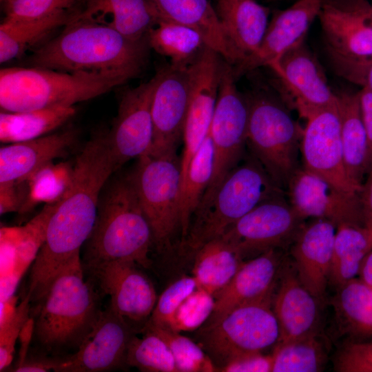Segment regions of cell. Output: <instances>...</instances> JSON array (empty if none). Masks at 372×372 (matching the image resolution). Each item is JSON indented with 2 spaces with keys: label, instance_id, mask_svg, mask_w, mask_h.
Returning a JSON list of instances; mask_svg holds the SVG:
<instances>
[{
  "label": "cell",
  "instance_id": "cell-46",
  "mask_svg": "<svg viewBox=\"0 0 372 372\" xmlns=\"http://www.w3.org/2000/svg\"><path fill=\"white\" fill-rule=\"evenodd\" d=\"M28 193L27 180L0 183L1 215L12 211L20 213L27 202Z\"/></svg>",
  "mask_w": 372,
  "mask_h": 372
},
{
  "label": "cell",
  "instance_id": "cell-42",
  "mask_svg": "<svg viewBox=\"0 0 372 372\" xmlns=\"http://www.w3.org/2000/svg\"><path fill=\"white\" fill-rule=\"evenodd\" d=\"M198 288L193 276H183L167 287L158 297L147 322L170 329L174 316L181 302Z\"/></svg>",
  "mask_w": 372,
  "mask_h": 372
},
{
  "label": "cell",
  "instance_id": "cell-20",
  "mask_svg": "<svg viewBox=\"0 0 372 372\" xmlns=\"http://www.w3.org/2000/svg\"><path fill=\"white\" fill-rule=\"evenodd\" d=\"M323 0H297L289 8L276 11L269 21L258 50L241 63L233 66L238 79L260 67H269L287 51L304 41Z\"/></svg>",
  "mask_w": 372,
  "mask_h": 372
},
{
  "label": "cell",
  "instance_id": "cell-32",
  "mask_svg": "<svg viewBox=\"0 0 372 372\" xmlns=\"http://www.w3.org/2000/svg\"><path fill=\"white\" fill-rule=\"evenodd\" d=\"M333 300L338 326L353 340L372 338V289L355 278L337 288Z\"/></svg>",
  "mask_w": 372,
  "mask_h": 372
},
{
  "label": "cell",
  "instance_id": "cell-29",
  "mask_svg": "<svg viewBox=\"0 0 372 372\" xmlns=\"http://www.w3.org/2000/svg\"><path fill=\"white\" fill-rule=\"evenodd\" d=\"M76 10L34 19L4 17L0 24V62L20 58L28 50L39 47L55 30L64 27Z\"/></svg>",
  "mask_w": 372,
  "mask_h": 372
},
{
  "label": "cell",
  "instance_id": "cell-4",
  "mask_svg": "<svg viewBox=\"0 0 372 372\" xmlns=\"http://www.w3.org/2000/svg\"><path fill=\"white\" fill-rule=\"evenodd\" d=\"M129 80L122 76L65 72L37 67L0 71L2 112L70 107L102 95Z\"/></svg>",
  "mask_w": 372,
  "mask_h": 372
},
{
  "label": "cell",
  "instance_id": "cell-19",
  "mask_svg": "<svg viewBox=\"0 0 372 372\" xmlns=\"http://www.w3.org/2000/svg\"><path fill=\"white\" fill-rule=\"evenodd\" d=\"M132 327L109 305L73 354L62 358L56 372H99L126 365Z\"/></svg>",
  "mask_w": 372,
  "mask_h": 372
},
{
  "label": "cell",
  "instance_id": "cell-1",
  "mask_svg": "<svg viewBox=\"0 0 372 372\" xmlns=\"http://www.w3.org/2000/svg\"><path fill=\"white\" fill-rule=\"evenodd\" d=\"M73 16L57 36L32 51L27 59L30 67L128 80L141 73L151 49L148 35L130 39L107 25Z\"/></svg>",
  "mask_w": 372,
  "mask_h": 372
},
{
  "label": "cell",
  "instance_id": "cell-31",
  "mask_svg": "<svg viewBox=\"0 0 372 372\" xmlns=\"http://www.w3.org/2000/svg\"><path fill=\"white\" fill-rule=\"evenodd\" d=\"M195 252L193 277L198 288L214 296L229 283L244 261L221 237L205 242Z\"/></svg>",
  "mask_w": 372,
  "mask_h": 372
},
{
  "label": "cell",
  "instance_id": "cell-2",
  "mask_svg": "<svg viewBox=\"0 0 372 372\" xmlns=\"http://www.w3.org/2000/svg\"><path fill=\"white\" fill-rule=\"evenodd\" d=\"M100 196L95 223L84 253L86 267L115 260L150 266V225L130 175L114 178Z\"/></svg>",
  "mask_w": 372,
  "mask_h": 372
},
{
  "label": "cell",
  "instance_id": "cell-26",
  "mask_svg": "<svg viewBox=\"0 0 372 372\" xmlns=\"http://www.w3.org/2000/svg\"><path fill=\"white\" fill-rule=\"evenodd\" d=\"M214 7L238 58L237 65L258 50L269 21V10L256 0H215Z\"/></svg>",
  "mask_w": 372,
  "mask_h": 372
},
{
  "label": "cell",
  "instance_id": "cell-17",
  "mask_svg": "<svg viewBox=\"0 0 372 372\" xmlns=\"http://www.w3.org/2000/svg\"><path fill=\"white\" fill-rule=\"evenodd\" d=\"M138 266L115 260L87 267L103 293L110 296V307L130 326H145L158 298L154 285Z\"/></svg>",
  "mask_w": 372,
  "mask_h": 372
},
{
  "label": "cell",
  "instance_id": "cell-9",
  "mask_svg": "<svg viewBox=\"0 0 372 372\" xmlns=\"http://www.w3.org/2000/svg\"><path fill=\"white\" fill-rule=\"evenodd\" d=\"M138 158L129 175L152 229L154 245L159 251L168 250L180 230V157L176 153Z\"/></svg>",
  "mask_w": 372,
  "mask_h": 372
},
{
  "label": "cell",
  "instance_id": "cell-40",
  "mask_svg": "<svg viewBox=\"0 0 372 372\" xmlns=\"http://www.w3.org/2000/svg\"><path fill=\"white\" fill-rule=\"evenodd\" d=\"M146 327L159 335L167 344L174 358L178 372H215L217 366L196 342L168 328L146 322Z\"/></svg>",
  "mask_w": 372,
  "mask_h": 372
},
{
  "label": "cell",
  "instance_id": "cell-11",
  "mask_svg": "<svg viewBox=\"0 0 372 372\" xmlns=\"http://www.w3.org/2000/svg\"><path fill=\"white\" fill-rule=\"evenodd\" d=\"M285 196H278L260 203L229 227L220 237L242 260L291 245L305 219Z\"/></svg>",
  "mask_w": 372,
  "mask_h": 372
},
{
  "label": "cell",
  "instance_id": "cell-39",
  "mask_svg": "<svg viewBox=\"0 0 372 372\" xmlns=\"http://www.w3.org/2000/svg\"><path fill=\"white\" fill-rule=\"evenodd\" d=\"M72 169L52 163L42 167L27 180L29 193L27 202L20 214L32 209L37 203H54L62 198L70 186Z\"/></svg>",
  "mask_w": 372,
  "mask_h": 372
},
{
  "label": "cell",
  "instance_id": "cell-34",
  "mask_svg": "<svg viewBox=\"0 0 372 372\" xmlns=\"http://www.w3.org/2000/svg\"><path fill=\"white\" fill-rule=\"evenodd\" d=\"M151 49L170 60V65L187 68L207 46L196 30L167 20H161L148 33Z\"/></svg>",
  "mask_w": 372,
  "mask_h": 372
},
{
  "label": "cell",
  "instance_id": "cell-54",
  "mask_svg": "<svg viewBox=\"0 0 372 372\" xmlns=\"http://www.w3.org/2000/svg\"><path fill=\"white\" fill-rule=\"evenodd\" d=\"M358 276L360 280L372 289V249L363 259Z\"/></svg>",
  "mask_w": 372,
  "mask_h": 372
},
{
  "label": "cell",
  "instance_id": "cell-37",
  "mask_svg": "<svg viewBox=\"0 0 372 372\" xmlns=\"http://www.w3.org/2000/svg\"><path fill=\"white\" fill-rule=\"evenodd\" d=\"M141 338L133 335L127 351L126 365L145 372H178L173 355L165 341L143 327Z\"/></svg>",
  "mask_w": 372,
  "mask_h": 372
},
{
  "label": "cell",
  "instance_id": "cell-24",
  "mask_svg": "<svg viewBox=\"0 0 372 372\" xmlns=\"http://www.w3.org/2000/svg\"><path fill=\"white\" fill-rule=\"evenodd\" d=\"M73 129L3 145L0 149V183L23 181L54 159L66 156L77 142Z\"/></svg>",
  "mask_w": 372,
  "mask_h": 372
},
{
  "label": "cell",
  "instance_id": "cell-15",
  "mask_svg": "<svg viewBox=\"0 0 372 372\" xmlns=\"http://www.w3.org/2000/svg\"><path fill=\"white\" fill-rule=\"evenodd\" d=\"M305 120L300 143L302 167L343 191L358 194L344 166L338 105L312 113Z\"/></svg>",
  "mask_w": 372,
  "mask_h": 372
},
{
  "label": "cell",
  "instance_id": "cell-18",
  "mask_svg": "<svg viewBox=\"0 0 372 372\" xmlns=\"http://www.w3.org/2000/svg\"><path fill=\"white\" fill-rule=\"evenodd\" d=\"M285 196L304 219L324 218L337 226L344 223L364 224L358 194L343 191L303 167L290 178Z\"/></svg>",
  "mask_w": 372,
  "mask_h": 372
},
{
  "label": "cell",
  "instance_id": "cell-22",
  "mask_svg": "<svg viewBox=\"0 0 372 372\" xmlns=\"http://www.w3.org/2000/svg\"><path fill=\"white\" fill-rule=\"evenodd\" d=\"M280 250L271 249L244 260L229 283L214 296V311L207 322L216 320L237 307L273 294L282 267Z\"/></svg>",
  "mask_w": 372,
  "mask_h": 372
},
{
  "label": "cell",
  "instance_id": "cell-50",
  "mask_svg": "<svg viewBox=\"0 0 372 372\" xmlns=\"http://www.w3.org/2000/svg\"><path fill=\"white\" fill-rule=\"evenodd\" d=\"M62 358H48L43 356H35L28 358L20 364L17 365L14 371L16 372H45L56 371Z\"/></svg>",
  "mask_w": 372,
  "mask_h": 372
},
{
  "label": "cell",
  "instance_id": "cell-41",
  "mask_svg": "<svg viewBox=\"0 0 372 372\" xmlns=\"http://www.w3.org/2000/svg\"><path fill=\"white\" fill-rule=\"evenodd\" d=\"M214 306V295L198 287L181 302L174 313L170 329L178 332L199 329L209 320Z\"/></svg>",
  "mask_w": 372,
  "mask_h": 372
},
{
  "label": "cell",
  "instance_id": "cell-58",
  "mask_svg": "<svg viewBox=\"0 0 372 372\" xmlns=\"http://www.w3.org/2000/svg\"><path fill=\"white\" fill-rule=\"evenodd\" d=\"M371 3H372V0H371Z\"/></svg>",
  "mask_w": 372,
  "mask_h": 372
},
{
  "label": "cell",
  "instance_id": "cell-57",
  "mask_svg": "<svg viewBox=\"0 0 372 372\" xmlns=\"http://www.w3.org/2000/svg\"><path fill=\"white\" fill-rule=\"evenodd\" d=\"M267 1H276V0H267Z\"/></svg>",
  "mask_w": 372,
  "mask_h": 372
},
{
  "label": "cell",
  "instance_id": "cell-13",
  "mask_svg": "<svg viewBox=\"0 0 372 372\" xmlns=\"http://www.w3.org/2000/svg\"><path fill=\"white\" fill-rule=\"evenodd\" d=\"M225 62L220 54L207 45L187 68L189 93L180 156L181 183L193 157L209 133Z\"/></svg>",
  "mask_w": 372,
  "mask_h": 372
},
{
  "label": "cell",
  "instance_id": "cell-51",
  "mask_svg": "<svg viewBox=\"0 0 372 372\" xmlns=\"http://www.w3.org/2000/svg\"><path fill=\"white\" fill-rule=\"evenodd\" d=\"M358 196L364 223L372 227V168L367 173Z\"/></svg>",
  "mask_w": 372,
  "mask_h": 372
},
{
  "label": "cell",
  "instance_id": "cell-36",
  "mask_svg": "<svg viewBox=\"0 0 372 372\" xmlns=\"http://www.w3.org/2000/svg\"><path fill=\"white\" fill-rule=\"evenodd\" d=\"M327 340L318 331L282 344H275L272 372H318L328 358Z\"/></svg>",
  "mask_w": 372,
  "mask_h": 372
},
{
  "label": "cell",
  "instance_id": "cell-10",
  "mask_svg": "<svg viewBox=\"0 0 372 372\" xmlns=\"http://www.w3.org/2000/svg\"><path fill=\"white\" fill-rule=\"evenodd\" d=\"M233 65L225 62L209 128L214 168L210 183L194 215L205 211L227 174L245 157L249 118L247 97L236 86Z\"/></svg>",
  "mask_w": 372,
  "mask_h": 372
},
{
  "label": "cell",
  "instance_id": "cell-8",
  "mask_svg": "<svg viewBox=\"0 0 372 372\" xmlns=\"http://www.w3.org/2000/svg\"><path fill=\"white\" fill-rule=\"evenodd\" d=\"M273 294L237 307L199 328L198 344L218 371L241 355L262 352L277 343L280 330L272 309Z\"/></svg>",
  "mask_w": 372,
  "mask_h": 372
},
{
  "label": "cell",
  "instance_id": "cell-55",
  "mask_svg": "<svg viewBox=\"0 0 372 372\" xmlns=\"http://www.w3.org/2000/svg\"><path fill=\"white\" fill-rule=\"evenodd\" d=\"M360 86L366 87L372 90V60L365 68L360 81Z\"/></svg>",
  "mask_w": 372,
  "mask_h": 372
},
{
  "label": "cell",
  "instance_id": "cell-38",
  "mask_svg": "<svg viewBox=\"0 0 372 372\" xmlns=\"http://www.w3.org/2000/svg\"><path fill=\"white\" fill-rule=\"evenodd\" d=\"M59 200L54 203H46L42 210L25 225L10 227L17 259L13 274L19 278L21 279L32 265L42 247L46 237L48 222Z\"/></svg>",
  "mask_w": 372,
  "mask_h": 372
},
{
  "label": "cell",
  "instance_id": "cell-12",
  "mask_svg": "<svg viewBox=\"0 0 372 372\" xmlns=\"http://www.w3.org/2000/svg\"><path fill=\"white\" fill-rule=\"evenodd\" d=\"M268 68L278 80L279 95L306 119L318 110L337 105V94L304 41L287 51Z\"/></svg>",
  "mask_w": 372,
  "mask_h": 372
},
{
  "label": "cell",
  "instance_id": "cell-49",
  "mask_svg": "<svg viewBox=\"0 0 372 372\" xmlns=\"http://www.w3.org/2000/svg\"><path fill=\"white\" fill-rule=\"evenodd\" d=\"M362 120L367 138L366 174L372 168V90L362 87L358 91Z\"/></svg>",
  "mask_w": 372,
  "mask_h": 372
},
{
  "label": "cell",
  "instance_id": "cell-47",
  "mask_svg": "<svg viewBox=\"0 0 372 372\" xmlns=\"http://www.w3.org/2000/svg\"><path fill=\"white\" fill-rule=\"evenodd\" d=\"M272 354L262 352L241 355L219 369L223 372H272Z\"/></svg>",
  "mask_w": 372,
  "mask_h": 372
},
{
  "label": "cell",
  "instance_id": "cell-28",
  "mask_svg": "<svg viewBox=\"0 0 372 372\" xmlns=\"http://www.w3.org/2000/svg\"><path fill=\"white\" fill-rule=\"evenodd\" d=\"M336 94L344 166L350 181L360 192L366 176L367 138L359 93Z\"/></svg>",
  "mask_w": 372,
  "mask_h": 372
},
{
  "label": "cell",
  "instance_id": "cell-6",
  "mask_svg": "<svg viewBox=\"0 0 372 372\" xmlns=\"http://www.w3.org/2000/svg\"><path fill=\"white\" fill-rule=\"evenodd\" d=\"M285 196L251 154L223 181L209 207L196 214L183 246L195 251L205 242L220 237L237 220L260 203Z\"/></svg>",
  "mask_w": 372,
  "mask_h": 372
},
{
  "label": "cell",
  "instance_id": "cell-30",
  "mask_svg": "<svg viewBox=\"0 0 372 372\" xmlns=\"http://www.w3.org/2000/svg\"><path fill=\"white\" fill-rule=\"evenodd\" d=\"M372 249V227L363 223L337 226L329 283L337 288L358 276L361 263Z\"/></svg>",
  "mask_w": 372,
  "mask_h": 372
},
{
  "label": "cell",
  "instance_id": "cell-5",
  "mask_svg": "<svg viewBox=\"0 0 372 372\" xmlns=\"http://www.w3.org/2000/svg\"><path fill=\"white\" fill-rule=\"evenodd\" d=\"M246 97L249 105L247 147L285 192L300 167L303 127L293 118L280 95L258 90Z\"/></svg>",
  "mask_w": 372,
  "mask_h": 372
},
{
  "label": "cell",
  "instance_id": "cell-35",
  "mask_svg": "<svg viewBox=\"0 0 372 372\" xmlns=\"http://www.w3.org/2000/svg\"><path fill=\"white\" fill-rule=\"evenodd\" d=\"M213 168L214 150L209 131L207 136L193 157L185 178L181 183L179 216L182 243L189 234L191 220L210 183Z\"/></svg>",
  "mask_w": 372,
  "mask_h": 372
},
{
  "label": "cell",
  "instance_id": "cell-27",
  "mask_svg": "<svg viewBox=\"0 0 372 372\" xmlns=\"http://www.w3.org/2000/svg\"><path fill=\"white\" fill-rule=\"evenodd\" d=\"M161 20L173 21L198 32L207 46L232 65L238 58L229 43L210 0H151Z\"/></svg>",
  "mask_w": 372,
  "mask_h": 372
},
{
  "label": "cell",
  "instance_id": "cell-53",
  "mask_svg": "<svg viewBox=\"0 0 372 372\" xmlns=\"http://www.w3.org/2000/svg\"><path fill=\"white\" fill-rule=\"evenodd\" d=\"M18 298L14 296L7 300L1 301L0 327L7 324L13 317L17 307Z\"/></svg>",
  "mask_w": 372,
  "mask_h": 372
},
{
  "label": "cell",
  "instance_id": "cell-44",
  "mask_svg": "<svg viewBox=\"0 0 372 372\" xmlns=\"http://www.w3.org/2000/svg\"><path fill=\"white\" fill-rule=\"evenodd\" d=\"M338 372H372V338L344 344L333 362Z\"/></svg>",
  "mask_w": 372,
  "mask_h": 372
},
{
  "label": "cell",
  "instance_id": "cell-56",
  "mask_svg": "<svg viewBox=\"0 0 372 372\" xmlns=\"http://www.w3.org/2000/svg\"><path fill=\"white\" fill-rule=\"evenodd\" d=\"M370 23L372 25V14H371V17H370Z\"/></svg>",
  "mask_w": 372,
  "mask_h": 372
},
{
  "label": "cell",
  "instance_id": "cell-33",
  "mask_svg": "<svg viewBox=\"0 0 372 372\" xmlns=\"http://www.w3.org/2000/svg\"><path fill=\"white\" fill-rule=\"evenodd\" d=\"M75 113L74 106H57L25 112H1L0 141L9 144L43 136L63 125Z\"/></svg>",
  "mask_w": 372,
  "mask_h": 372
},
{
  "label": "cell",
  "instance_id": "cell-25",
  "mask_svg": "<svg viewBox=\"0 0 372 372\" xmlns=\"http://www.w3.org/2000/svg\"><path fill=\"white\" fill-rule=\"evenodd\" d=\"M74 17L107 25L132 39L147 37L161 20L151 0H82Z\"/></svg>",
  "mask_w": 372,
  "mask_h": 372
},
{
  "label": "cell",
  "instance_id": "cell-43",
  "mask_svg": "<svg viewBox=\"0 0 372 372\" xmlns=\"http://www.w3.org/2000/svg\"><path fill=\"white\" fill-rule=\"evenodd\" d=\"M82 0H1L5 18L34 19L75 10Z\"/></svg>",
  "mask_w": 372,
  "mask_h": 372
},
{
  "label": "cell",
  "instance_id": "cell-7",
  "mask_svg": "<svg viewBox=\"0 0 372 372\" xmlns=\"http://www.w3.org/2000/svg\"><path fill=\"white\" fill-rule=\"evenodd\" d=\"M371 14L369 0H323L318 16L331 67L358 85L372 60Z\"/></svg>",
  "mask_w": 372,
  "mask_h": 372
},
{
  "label": "cell",
  "instance_id": "cell-21",
  "mask_svg": "<svg viewBox=\"0 0 372 372\" xmlns=\"http://www.w3.org/2000/svg\"><path fill=\"white\" fill-rule=\"evenodd\" d=\"M313 219L300 229L290 251L300 282L321 300L329 283L337 225L324 218Z\"/></svg>",
  "mask_w": 372,
  "mask_h": 372
},
{
  "label": "cell",
  "instance_id": "cell-45",
  "mask_svg": "<svg viewBox=\"0 0 372 372\" xmlns=\"http://www.w3.org/2000/svg\"><path fill=\"white\" fill-rule=\"evenodd\" d=\"M30 299L28 294L17 305L12 318L0 327V371L8 367L13 360L14 346L30 317Z\"/></svg>",
  "mask_w": 372,
  "mask_h": 372
},
{
  "label": "cell",
  "instance_id": "cell-16",
  "mask_svg": "<svg viewBox=\"0 0 372 372\" xmlns=\"http://www.w3.org/2000/svg\"><path fill=\"white\" fill-rule=\"evenodd\" d=\"M187 68L169 65L158 70L159 78L152 103L153 139L149 156L176 154L183 141L189 104Z\"/></svg>",
  "mask_w": 372,
  "mask_h": 372
},
{
  "label": "cell",
  "instance_id": "cell-3",
  "mask_svg": "<svg viewBox=\"0 0 372 372\" xmlns=\"http://www.w3.org/2000/svg\"><path fill=\"white\" fill-rule=\"evenodd\" d=\"M37 311L33 338L43 350L79 349L102 311L99 293L84 279L80 254L60 269Z\"/></svg>",
  "mask_w": 372,
  "mask_h": 372
},
{
  "label": "cell",
  "instance_id": "cell-14",
  "mask_svg": "<svg viewBox=\"0 0 372 372\" xmlns=\"http://www.w3.org/2000/svg\"><path fill=\"white\" fill-rule=\"evenodd\" d=\"M158 71L148 81L122 93L116 117L108 131V144L116 171L134 158L147 154L153 139L152 103Z\"/></svg>",
  "mask_w": 372,
  "mask_h": 372
},
{
  "label": "cell",
  "instance_id": "cell-52",
  "mask_svg": "<svg viewBox=\"0 0 372 372\" xmlns=\"http://www.w3.org/2000/svg\"><path fill=\"white\" fill-rule=\"evenodd\" d=\"M34 320L30 318L25 325L23 326L19 339L20 341L21 348L19 353V361L17 365L21 364L28 356L29 345L34 333Z\"/></svg>",
  "mask_w": 372,
  "mask_h": 372
},
{
  "label": "cell",
  "instance_id": "cell-48",
  "mask_svg": "<svg viewBox=\"0 0 372 372\" xmlns=\"http://www.w3.org/2000/svg\"><path fill=\"white\" fill-rule=\"evenodd\" d=\"M0 278L12 275L16 269V251L10 227L0 229Z\"/></svg>",
  "mask_w": 372,
  "mask_h": 372
},
{
  "label": "cell",
  "instance_id": "cell-23",
  "mask_svg": "<svg viewBox=\"0 0 372 372\" xmlns=\"http://www.w3.org/2000/svg\"><path fill=\"white\" fill-rule=\"evenodd\" d=\"M272 298V309L282 344L317 331V299L302 284L294 265L282 266Z\"/></svg>",
  "mask_w": 372,
  "mask_h": 372
}]
</instances>
